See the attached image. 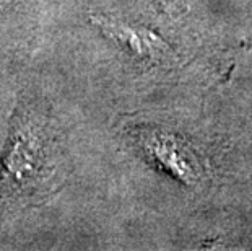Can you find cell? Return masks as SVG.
Returning a JSON list of instances; mask_svg holds the SVG:
<instances>
[{"label": "cell", "instance_id": "6da1fadb", "mask_svg": "<svg viewBox=\"0 0 252 251\" xmlns=\"http://www.w3.org/2000/svg\"><path fill=\"white\" fill-rule=\"evenodd\" d=\"M147 141V148L153 157L169 168L174 176L186 181H194L200 176V163L190 155V148L186 143H179L174 137L164 134H150Z\"/></svg>", "mask_w": 252, "mask_h": 251}]
</instances>
